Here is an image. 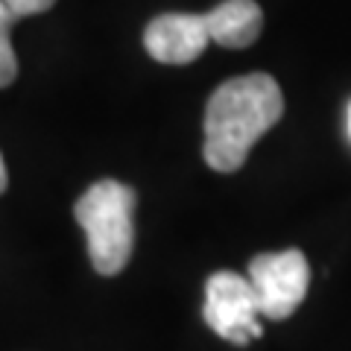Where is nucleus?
Returning a JSON list of instances; mask_svg holds the SVG:
<instances>
[{
  "mask_svg": "<svg viewBox=\"0 0 351 351\" xmlns=\"http://www.w3.org/2000/svg\"><path fill=\"white\" fill-rule=\"evenodd\" d=\"M284 114V94L269 73L234 76L217 88L205 106V164L217 173H234L252 147Z\"/></svg>",
  "mask_w": 351,
  "mask_h": 351,
  "instance_id": "1",
  "label": "nucleus"
},
{
  "mask_svg": "<svg viewBox=\"0 0 351 351\" xmlns=\"http://www.w3.org/2000/svg\"><path fill=\"white\" fill-rule=\"evenodd\" d=\"M135 191L123 182L103 179L88 188L73 208L88 240V258L100 276H117L135 249Z\"/></svg>",
  "mask_w": 351,
  "mask_h": 351,
  "instance_id": "2",
  "label": "nucleus"
},
{
  "mask_svg": "<svg viewBox=\"0 0 351 351\" xmlns=\"http://www.w3.org/2000/svg\"><path fill=\"white\" fill-rule=\"evenodd\" d=\"M246 278L258 295L261 316H267V319H287L307 295L311 267H307V258L299 249H284V252H269V255L252 258Z\"/></svg>",
  "mask_w": 351,
  "mask_h": 351,
  "instance_id": "3",
  "label": "nucleus"
},
{
  "mask_svg": "<svg viewBox=\"0 0 351 351\" xmlns=\"http://www.w3.org/2000/svg\"><path fill=\"white\" fill-rule=\"evenodd\" d=\"M205 322L208 328L234 346H246L263 334L258 295L249 278L237 272H214L205 284Z\"/></svg>",
  "mask_w": 351,
  "mask_h": 351,
  "instance_id": "4",
  "label": "nucleus"
},
{
  "mask_svg": "<svg viewBox=\"0 0 351 351\" xmlns=\"http://www.w3.org/2000/svg\"><path fill=\"white\" fill-rule=\"evenodd\" d=\"M208 41L205 15L193 12H164L144 29V47L161 64H191L205 53Z\"/></svg>",
  "mask_w": 351,
  "mask_h": 351,
  "instance_id": "5",
  "label": "nucleus"
},
{
  "mask_svg": "<svg viewBox=\"0 0 351 351\" xmlns=\"http://www.w3.org/2000/svg\"><path fill=\"white\" fill-rule=\"evenodd\" d=\"M208 36L219 47L243 50L252 41H258L263 29V12L255 0H223L205 15Z\"/></svg>",
  "mask_w": 351,
  "mask_h": 351,
  "instance_id": "6",
  "label": "nucleus"
},
{
  "mask_svg": "<svg viewBox=\"0 0 351 351\" xmlns=\"http://www.w3.org/2000/svg\"><path fill=\"white\" fill-rule=\"evenodd\" d=\"M9 32L12 29L0 27V88L12 85L15 76H18V59H15L12 41H9Z\"/></svg>",
  "mask_w": 351,
  "mask_h": 351,
  "instance_id": "7",
  "label": "nucleus"
},
{
  "mask_svg": "<svg viewBox=\"0 0 351 351\" xmlns=\"http://www.w3.org/2000/svg\"><path fill=\"white\" fill-rule=\"evenodd\" d=\"M3 3L12 9L15 18H29V15H41L47 9H53L56 0H3Z\"/></svg>",
  "mask_w": 351,
  "mask_h": 351,
  "instance_id": "8",
  "label": "nucleus"
},
{
  "mask_svg": "<svg viewBox=\"0 0 351 351\" xmlns=\"http://www.w3.org/2000/svg\"><path fill=\"white\" fill-rule=\"evenodd\" d=\"M15 12H12V9H9L6 3H3V0H0V27H6V29H12L15 27Z\"/></svg>",
  "mask_w": 351,
  "mask_h": 351,
  "instance_id": "9",
  "label": "nucleus"
},
{
  "mask_svg": "<svg viewBox=\"0 0 351 351\" xmlns=\"http://www.w3.org/2000/svg\"><path fill=\"white\" fill-rule=\"evenodd\" d=\"M6 184H9V173H6V164H3V156H0V193L6 191Z\"/></svg>",
  "mask_w": 351,
  "mask_h": 351,
  "instance_id": "10",
  "label": "nucleus"
},
{
  "mask_svg": "<svg viewBox=\"0 0 351 351\" xmlns=\"http://www.w3.org/2000/svg\"><path fill=\"white\" fill-rule=\"evenodd\" d=\"M348 135H351V106H348Z\"/></svg>",
  "mask_w": 351,
  "mask_h": 351,
  "instance_id": "11",
  "label": "nucleus"
}]
</instances>
